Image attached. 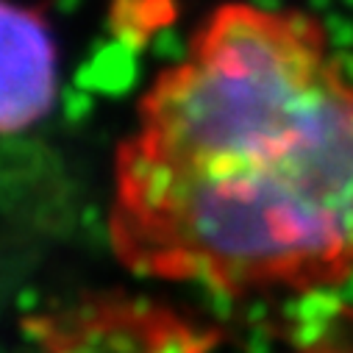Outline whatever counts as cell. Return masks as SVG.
<instances>
[{"label": "cell", "instance_id": "6da1fadb", "mask_svg": "<svg viewBox=\"0 0 353 353\" xmlns=\"http://www.w3.org/2000/svg\"><path fill=\"white\" fill-rule=\"evenodd\" d=\"M109 242L142 279L228 298L353 279V75L320 17H203L117 145Z\"/></svg>", "mask_w": 353, "mask_h": 353}, {"label": "cell", "instance_id": "7a4b0ae2", "mask_svg": "<svg viewBox=\"0 0 353 353\" xmlns=\"http://www.w3.org/2000/svg\"><path fill=\"white\" fill-rule=\"evenodd\" d=\"M59 95V56L48 20L0 0V134L39 125Z\"/></svg>", "mask_w": 353, "mask_h": 353}]
</instances>
